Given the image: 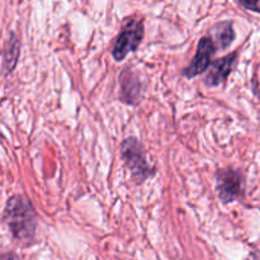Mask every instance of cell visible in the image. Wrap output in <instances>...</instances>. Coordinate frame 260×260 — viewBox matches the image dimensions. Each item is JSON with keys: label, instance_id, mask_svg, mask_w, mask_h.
I'll use <instances>...</instances> for the list:
<instances>
[{"label": "cell", "instance_id": "cell-1", "mask_svg": "<svg viewBox=\"0 0 260 260\" xmlns=\"http://www.w3.org/2000/svg\"><path fill=\"white\" fill-rule=\"evenodd\" d=\"M3 222L19 245L28 246L35 241L38 217L35 207L25 196L14 194L7 201L3 211Z\"/></svg>", "mask_w": 260, "mask_h": 260}, {"label": "cell", "instance_id": "cell-2", "mask_svg": "<svg viewBox=\"0 0 260 260\" xmlns=\"http://www.w3.org/2000/svg\"><path fill=\"white\" fill-rule=\"evenodd\" d=\"M121 157L135 184H142L155 175V169L147 161L146 150L136 137H127L122 141Z\"/></svg>", "mask_w": 260, "mask_h": 260}, {"label": "cell", "instance_id": "cell-3", "mask_svg": "<svg viewBox=\"0 0 260 260\" xmlns=\"http://www.w3.org/2000/svg\"><path fill=\"white\" fill-rule=\"evenodd\" d=\"M145 36V24L142 19L128 18L123 23L121 32L117 36L112 48V56L116 61H123L127 55L139 48Z\"/></svg>", "mask_w": 260, "mask_h": 260}, {"label": "cell", "instance_id": "cell-4", "mask_svg": "<svg viewBox=\"0 0 260 260\" xmlns=\"http://www.w3.org/2000/svg\"><path fill=\"white\" fill-rule=\"evenodd\" d=\"M216 192L221 202L229 205L239 200L244 193V175L240 170L234 168L218 169L215 175Z\"/></svg>", "mask_w": 260, "mask_h": 260}, {"label": "cell", "instance_id": "cell-5", "mask_svg": "<svg viewBox=\"0 0 260 260\" xmlns=\"http://www.w3.org/2000/svg\"><path fill=\"white\" fill-rule=\"evenodd\" d=\"M216 50L217 48H216L212 37L206 36V37L201 38L197 45L194 57L192 58L189 65L183 70V75L187 79H193L207 71V69L212 65V57Z\"/></svg>", "mask_w": 260, "mask_h": 260}, {"label": "cell", "instance_id": "cell-6", "mask_svg": "<svg viewBox=\"0 0 260 260\" xmlns=\"http://www.w3.org/2000/svg\"><path fill=\"white\" fill-rule=\"evenodd\" d=\"M142 98V83L139 75L131 68H126L119 74V99L129 106H136Z\"/></svg>", "mask_w": 260, "mask_h": 260}, {"label": "cell", "instance_id": "cell-7", "mask_svg": "<svg viewBox=\"0 0 260 260\" xmlns=\"http://www.w3.org/2000/svg\"><path fill=\"white\" fill-rule=\"evenodd\" d=\"M238 60V52H231L223 57L217 58L211 65L210 71L205 78V84L207 86H218L228 80Z\"/></svg>", "mask_w": 260, "mask_h": 260}, {"label": "cell", "instance_id": "cell-8", "mask_svg": "<svg viewBox=\"0 0 260 260\" xmlns=\"http://www.w3.org/2000/svg\"><path fill=\"white\" fill-rule=\"evenodd\" d=\"M213 42H215L217 50H226L231 46L233 41L235 40V30H234L233 20H222L213 25Z\"/></svg>", "mask_w": 260, "mask_h": 260}, {"label": "cell", "instance_id": "cell-9", "mask_svg": "<svg viewBox=\"0 0 260 260\" xmlns=\"http://www.w3.org/2000/svg\"><path fill=\"white\" fill-rule=\"evenodd\" d=\"M19 40H18L17 36L12 32L9 36V40L5 43L4 51H3V71H4V75H8L9 73H12L14 66L17 65L18 57H19Z\"/></svg>", "mask_w": 260, "mask_h": 260}, {"label": "cell", "instance_id": "cell-10", "mask_svg": "<svg viewBox=\"0 0 260 260\" xmlns=\"http://www.w3.org/2000/svg\"><path fill=\"white\" fill-rule=\"evenodd\" d=\"M239 5H241L245 9L251 10V12H258L260 13V0H256V2H246V0H240L238 2Z\"/></svg>", "mask_w": 260, "mask_h": 260}]
</instances>
